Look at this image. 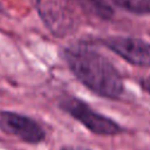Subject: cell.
Segmentation results:
<instances>
[{"label":"cell","mask_w":150,"mask_h":150,"mask_svg":"<svg viewBox=\"0 0 150 150\" xmlns=\"http://www.w3.org/2000/svg\"><path fill=\"white\" fill-rule=\"evenodd\" d=\"M59 105L63 111L96 135H117L123 131V128L114 120L95 111L90 105L77 97H66L61 100Z\"/></svg>","instance_id":"7a4b0ae2"},{"label":"cell","mask_w":150,"mask_h":150,"mask_svg":"<svg viewBox=\"0 0 150 150\" xmlns=\"http://www.w3.org/2000/svg\"><path fill=\"white\" fill-rule=\"evenodd\" d=\"M35 8L49 32L63 38L77 29V21L70 9L60 0H35Z\"/></svg>","instance_id":"3957f363"},{"label":"cell","mask_w":150,"mask_h":150,"mask_svg":"<svg viewBox=\"0 0 150 150\" xmlns=\"http://www.w3.org/2000/svg\"><path fill=\"white\" fill-rule=\"evenodd\" d=\"M61 54L75 79L94 94L110 100H117L123 94L124 82L118 69L89 43H71Z\"/></svg>","instance_id":"6da1fadb"},{"label":"cell","mask_w":150,"mask_h":150,"mask_svg":"<svg viewBox=\"0 0 150 150\" xmlns=\"http://www.w3.org/2000/svg\"><path fill=\"white\" fill-rule=\"evenodd\" d=\"M0 130L27 143H39L45 131L33 118L13 111H0Z\"/></svg>","instance_id":"5b68a950"},{"label":"cell","mask_w":150,"mask_h":150,"mask_svg":"<svg viewBox=\"0 0 150 150\" xmlns=\"http://www.w3.org/2000/svg\"><path fill=\"white\" fill-rule=\"evenodd\" d=\"M62 150H87V149H82V148H70V146H68V148H64V149H62Z\"/></svg>","instance_id":"9c48e42d"},{"label":"cell","mask_w":150,"mask_h":150,"mask_svg":"<svg viewBox=\"0 0 150 150\" xmlns=\"http://www.w3.org/2000/svg\"><path fill=\"white\" fill-rule=\"evenodd\" d=\"M141 87L145 93H148L150 95V75H148L141 80Z\"/></svg>","instance_id":"ba28073f"},{"label":"cell","mask_w":150,"mask_h":150,"mask_svg":"<svg viewBox=\"0 0 150 150\" xmlns=\"http://www.w3.org/2000/svg\"><path fill=\"white\" fill-rule=\"evenodd\" d=\"M111 2L117 7L136 15L150 14V0H111Z\"/></svg>","instance_id":"52a82bcc"},{"label":"cell","mask_w":150,"mask_h":150,"mask_svg":"<svg viewBox=\"0 0 150 150\" xmlns=\"http://www.w3.org/2000/svg\"><path fill=\"white\" fill-rule=\"evenodd\" d=\"M75 4L87 15L100 20H110L115 12L107 0H68Z\"/></svg>","instance_id":"8992f818"},{"label":"cell","mask_w":150,"mask_h":150,"mask_svg":"<svg viewBox=\"0 0 150 150\" xmlns=\"http://www.w3.org/2000/svg\"><path fill=\"white\" fill-rule=\"evenodd\" d=\"M112 53L128 63L150 68V42L131 36H108L101 40Z\"/></svg>","instance_id":"277c9868"}]
</instances>
